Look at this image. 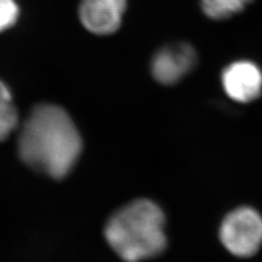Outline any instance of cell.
<instances>
[{
  "mask_svg": "<svg viewBox=\"0 0 262 262\" xmlns=\"http://www.w3.org/2000/svg\"><path fill=\"white\" fill-rule=\"evenodd\" d=\"M222 85L233 101L253 102L262 94V70L258 64L249 60L235 61L224 69Z\"/></svg>",
  "mask_w": 262,
  "mask_h": 262,
  "instance_id": "cell-4",
  "label": "cell"
},
{
  "mask_svg": "<svg viewBox=\"0 0 262 262\" xmlns=\"http://www.w3.org/2000/svg\"><path fill=\"white\" fill-rule=\"evenodd\" d=\"M18 125V113L10 90L0 81V141L9 136Z\"/></svg>",
  "mask_w": 262,
  "mask_h": 262,
  "instance_id": "cell-8",
  "label": "cell"
},
{
  "mask_svg": "<svg viewBox=\"0 0 262 262\" xmlns=\"http://www.w3.org/2000/svg\"><path fill=\"white\" fill-rule=\"evenodd\" d=\"M219 235L221 243L232 255L252 257L262 246V216L253 208H237L224 217Z\"/></svg>",
  "mask_w": 262,
  "mask_h": 262,
  "instance_id": "cell-3",
  "label": "cell"
},
{
  "mask_svg": "<svg viewBox=\"0 0 262 262\" xmlns=\"http://www.w3.org/2000/svg\"><path fill=\"white\" fill-rule=\"evenodd\" d=\"M22 161L56 179L67 176L82 151V140L71 117L63 108L42 104L33 108L19 136Z\"/></svg>",
  "mask_w": 262,
  "mask_h": 262,
  "instance_id": "cell-1",
  "label": "cell"
},
{
  "mask_svg": "<svg viewBox=\"0 0 262 262\" xmlns=\"http://www.w3.org/2000/svg\"><path fill=\"white\" fill-rule=\"evenodd\" d=\"M105 238L125 262L159 256L166 247L165 215L151 200L139 199L117 210L105 225Z\"/></svg>",
  "mask_w": 262,
  "mask_h": 262,
  "instance_id": "cell-2",
  "label": "cell"
},
{
  "mask_svg": "<svg viewBox=\"0 0 262 262\" xmlns=\"http://www.w3.org/2000/svg\"><path fill=\"white\" fill-rule=\"evenodd\" d=\"M126 10V0H81L80 20L93 34L108 35L116 32Z\"/></svg>",
  "mask_w": 262,
  "mask_h": 262,
  "instance_id": "cell-6",
  "label": "cell"
},
{
  "mask_svg": "<svg viewBox=\"0 0 262 262\" xmlns=\"http://www.w3.org/2000/svg\"><path fill=\"white\" fill-rule=\"evenodd\" d=\"M253 0H201L203 12L213 20H226L245 10Z\"/></svg>",
  "mask_w": 262,
  "mask_h": 262,
  "instance_id": "cell-7",
  "label": "cell"
},
{
  "mask_svg": "<svg viewBox=\"0 0 262 262\" xmlns=\"http://www.w3.org/2000/svg\"><path fill=\"white\" fill-rule=\"evenodd\" d=\"M196 62L192 46L186 43L171 44L161 48L154 55L151 70L154 79L162 84L170 85L182 80Z\"/></svg>",
  "mask_w": 262,
  "mask_h": 262,
  "instance_id": "cell-5",
  "label": "cell"
},
{
  "mask_svg": "<svg viewBox=\"0 0 262 262\" xmlns=\"http://www.w3.org/2000/svg\"><path fill=\"white\" fill-rule=\"evenodd\" d=\"M18 16L19 7L14 0H0V32L12 27Z\"/></svg>",
  "mask_w": 262,
  "mask_h": 262,
  "instance_id": "cell-9",
  "label": "cell"
}]
</instances>
